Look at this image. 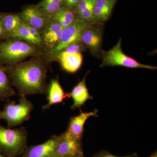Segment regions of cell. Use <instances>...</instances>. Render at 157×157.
<instances>
[{"instance_id":"cell-28","label":"cell","mask_w":157,"mask_h":157,"mask_svg":"<svg viewBox=\"0 0 157 157\" xmlns=\"http://www.w3.org/2000/svg\"><path fill=\"white\" fill-rule=\"evenodd\" d=\"M0 157H8L0 152Z\"/></svg>"},{"instance_id":"cell-21","label":"cell","mask_w":157,"mask_h":157,"mask_svg":"<svg viewBox=\"0 0 157 157\" xmlns=\"http://www.w3.org/2000/svg\"><path fill=\"white\" fill-rule=\"evenodd\" d=\"M76 18L75 10L65 7L57 12L52 17L63 29L71 25Z\"/></svg>"},{"instance_id":"cell-10","label":"cell","mask_w":157,"mask_h":157,"mask_svg":"<svg viewBox=\"0 0 157 157\" xmlns=\"http://www.w3.org/2000/svg\"><path fill=\"white\" fill-rule=\"evenodd\" d=\"M63 29L52 18L41 33L42 48L46 53L53 49L59 41Z\"/></svg>"},{"instance_id":"cell-9","label":"cell","mask_w":157,"mask_h":157,"mask_svg":"<svg viewBox=\"0 0 157 157\" xmlns=\"http://www.w3.org/2000/svg\"><path fill=\"white\" fill-rule=\"evenodd\" d=\"M20 14L24 22L36 29L40 33L44 30L51 19L43 14L36 5L25 6L23 8Z\"/></svg>"},{"instance_id":"cell-13","label":"cell","mask_w":157,"mask_h":157,"mask_svg":"<svg viewBox=\"0 0 157 157\" xmlns=\"http://www.w3.org/2000/svg\"><path fill=\"white\" fill-rule=\"evenodd\" d=\"M98 113L97 109L90 112L81 111L78 115L71 117L67 132L73 137L82 140L86 122L89 118L98 116Z\"/></svg>"},{"instance_id":"cell-12","label":"cell","mask_w":157,"mask_h":157,"mask_svg":"<svg viewBox=\"0 0 157 157\" xmlns=\"http://www.w3.org/2000/svg\"><path fill=\"white\" fill-rule=\"evenodd\" d=\"M52 59H56L59 63L62 69L67 73H76L81 67L83 56L81 52L69 53L61 51L51 56Z\"/></svg>"},{"instance_id":"cell-25","label":"cell","mask_w":157,"mask_h":157,"mask_svg":"<svg viewBox=\"0 0 157 157\" xmlns=\"http://www.w3.org/2000/svg\"><path fill=\"white\" fill-rule=\"evenodd\" d=\"M80 0H63L65 8L75 10Z\"/></svg>"},{"instance_id":"cell-8","label":"cell","mask_w":157,"mask_h":157,"mask_svg":"<svg viewBox=\"0 0 157 157\" xmlns=\"http://www.w3.org/2000/svg\"><path fill=\"white\" fill-rule=\"evenodd\" d=\"M54 154L61 157H84L81 140L71 136L66 131L59 135Z\"/></svg>"},{"instance_id":"cell-22","label":"cell","mask_w":157,"mask_h":157,"mask_svg":"<svg viewBox=\"0 0 157 157\" xmlns=\"http://www.w3.org/2000/svg\"><path fill=\"white\" fill-rule=\"evenodd\" d=\"M114 6H95L93 14V23H103L108 19Z\"/></svg>"},{"instance_id":"cell-20","label":"cell","mask_w":157,"mask_h":157,"mask_svg":"<svg viewBox=\"0 0 157 157\" xmlns=\"http://www.w3.org/2000/svg\"><path fill=\"white\" fill-rule=\"evenodd\" d=\"M9 38L20 39L42 48L41 42L33 36L30 33L27 25L24 21L9 36L8 39Z\"/></svg>"},{"instance_id":"cell-6","label":"cell","mask_w":157,"mask_h":157,"mask_svg":"<svg viewBox=\"0 0 157 157\" xmlns=\"http://www.w3.org/2000/svg\"><path fill=\"white\" fill-rule=\"evenodd\" d=\"M91 23H92L82 21L76 18L71 25L63 29L57 45L46 54L48 56H52L60 52L69 45L81 42L82 33Z\"/></svg>"},{"instance_id":"cell-1","label":"cell","mask_w":157,"mask_h":157,"mask_svg":"<svg viewBox=\"0 0 157 157\" xmlns=\"http://www.w3.org/2000/svg\"><path fill=\"white\" fill-rule=\"evenodd\" d=\"M40 56L33 57L26 61L6 66L11 85L17 90L20 96L26 97L46 93L48 66L46 60Z\"/></svg>"},{"instance_id":"cell-5","label":"cell","mask_w":157,"mask_h":157,"mask_svg":"<svg viewBox=\"0 0 157 157\" xmlns=\"http://www.w3.org/2000/svg\"><path fill=\"white\" fill-rule=\"evenodd\" d=\"M102 61L100 67L120 66L129 68H142L156 70L157 67L140 63L135 59L124 53L121 48V39L113 48L107 51H102Z\"/></svg>"},{"instance_id":"cell-17","label":"cell","mask_w":157,"mask_h":157,"mask_svg":"<svg viewBox=\"0 0 157 157\" xmlns=\"http://www.w3.org/2000/svg\"><path fill=\"white\" fill-rule=\"evenodd\" d=\"M6 39L23 22L20 13H0Z\"/></svg>"},{"instance_id":"cell-3","label":"cell","mask_w":157,"mask_h":157,"mask_svg":"<svg viewBox=\"0 0 157 157\" xmlns=\"http://www.w3.org/2000/svg\"><path fill=\"white\" fill-rule=\"evenodd\" d=\"M27 131L24 127L6 128L0 125V152L8 157H18L27 145Z\"/></svg>"},{"instance_id":"cell-19","label":"cell","mask_w":157,"mask_h":157,"mask_svg":"<svg viewBox=\"0 0 157 157\" xmlns=\"http://www.w3.org/2000/svg\"><path fill=\"white\" fill-rule=\"evenodd\" d=\"M36 6L43 14L50 18L65 7L63 0H42Z\"/></svg>"},{"instance_id":"cell-29","label":"cell","mask_w":157,"mask_h":157,"mask_svg":"<svg viewBox=\"0 0 157 157\" xmlns=\"http://www.w3.org/2000/svg\"><path fill=\"white\" fill-rule=\"evenodd\" d=\"M51 157H61L57 155L54 154L52 156H51Z\"/></svg>"},{"instance_id":"cell-11","label":"cell","mask_w":157,"mask_h":157,"mask_svg":"<svg viewBox=\"0 0 157 157\" xmlns=\"http://www.w3.org/2000/svg\"><path fill=\"white\" fill-rule=\"evenodd\" d=\"M59 140V135H54L44 143L27 147L18 157H51L55 152Z\"/></svg>"},{"instance_id":"cell-14","label":"cell","mask_w":157,"mask_h":157,"mask_svg":"<svg viewBox=\"0 0 157 157\" xmlns=\"http://www.w3.org/2000/svg\"><path fill=\"white\" fill-rule=\"evenodd\" d=\"M46 93H47V104L42 107L43 110L49 109L53 105L63 103L67 97L70 98L68 94L65 93L57 79L51 80L47 86Z\"/></svg>"},{"instance_id":"cell-16","label":"cell","mask_w":157,"mask_h":157,"mask_svg":"<svg viewBox=\"0 0 157 157\" xmlns=\"http://www.w3.org/2000/svg\"><path fill=\"white\" fill-rule=\"evenodd\" d=\"M15 94L16 92L11 85L7 68L0 63V100L4 101Z\"/></svg>"},{"instance_id":"cell-23","label":"cell","mask_w":157,"mask_h":157,"mask_svg":"<svg viewBox=\"0 0 157 157\" xmlns=\"http://www.w3.org/2000/svg\"><path fill=\"white\" fill-rule=\"evenodd\" d=\"M85 46L81 42L74 43L69 45L62 51L67 52L69 53H74L76 52H82L86 48Z\"/></svg>"},{"instance_id":"cell-26","label":"cell","mask_w":157,"mask_h":157,"mask_svg":"<svg viewBox=\"0 0 157 157\" xmlns=\"http://www.w3.org/2000/svg\"><path fill=\"white\" fill-rule=\"evenodd\" d=\"M7 38L5 31L3 27L2 22V17L0 14V41L3 39H6Z\"/></svg>"},{"instance_id":"cell-4","label":"cell","mask_w":157,"mask_h":157,"mask_svg":"<svg viewBox=\"0 0 157 157\" xmlns=\"http://www.w3.org/2000/svg\"><path fill=\"white\" fill-rule=\"evenodd\" d=\"M33 109V104L26 96H20L19 103L9 102L0 110V120L6 121L8 128H11L29 120Z\"/></svg>"},{"instance_id":"cell-15","label":"cell","mask_w":157,"mask_h":157,"mask_svg":"<svg viewBox=\"0 0 157 157\" xmlns=\"http://www.w3.org/2000/svg\"><path fill=\"white\" fill-rule=\"evenodd\" d=\"M86 75L68 94L73 100V104L71 107L72 109L81 108L88 100L93 98L90 95L86 83Z\"/></svg>"},{"instance_id":"cell-24","label":"cell","mask_w":157,"mask_h":157,"mask_svg":"<svg viewBox=\"0 0 157 157\" xmlns=\"http://www.w3.org/2000/svg\"><path fill=\"white\" fill-rule=\"evenodd\" d=\"M92 157H138V155L136 154H133L132 155H128L126 156H116L110 153L109 152L107 151H102L94 155Z\"/></svg>"},{"instance_id":"cell-7","label":"cell","mask_w":157,"mask_h":157,"mask_svg":"<svg viewBox=\"0 0 157 157\" xmlns=\"http://www.w3.org/2000/svg\"><path fill=\"white\" fill-rule=\"evenodd\" d=\"M102 23H92L82 33L81 42L88 48L93 56H101L103 41Z\"/></svg>"},{"instance_id":"cell-18","label":"cell","mask_w":157,"mask_h":157,"mask_svg":"<svg viewBox=\"0 0 157 157\" xmlns=\"http://www.w3.org/2000/svg\"><path fill=\"white\" fill-rule=\"evenodd\" d=\"M97 0H80L75 9L76 17L82 21L93 22V14Z\"/></svg>"},{"instance_id":"cell-27","label":"cell","mask_w":157,"mask_h":157,"mask_svg":"<svg viewBox=\"0 0 157 157\" xmlns=\"http://www.w3.org/2000/svg\"><path fill=\"white\" fill-rule=\"evenodd\" d=\"M150 157H157V151L155 152Z\"/></svg>"},{"instance_id":"cell-2","label":"cell","mask_w":157,"mask_h":157,"mask_svg":"<svg viewBox=\"0 0 157 157\" xmlns=\"http://www.w3.org/2000/svg\"><path fill=\"white\" fill-rule=\"evenodd\" d=\"M43 50L36 45L20 39L9 38L0 42V63L6 66H12L29 57L42 56Z\"/></svg>"}]
</instances>
